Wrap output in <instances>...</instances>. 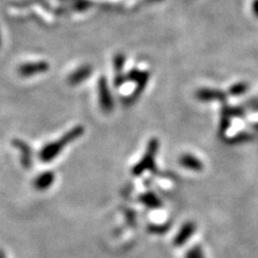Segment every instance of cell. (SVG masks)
I'll return each instance as SVG.
<instances>
[{
    "label": "cell",
    "instance_id": "obj_1",
    "mask_svg": "<svg viewBox=\"0 0 258 258\" xmlns=\"http://www.w3.org/2000/svg\"><path fill=\"white\" fill-rule=\"evenodd\" d=\"M83 134H84L83 126L74 127L72 129H70L69 132L64 134L58 140L48 143L41 151V153H40V158H41L42 161H45V163H48V161L55 159L59 155V153H61L63 149L66 148V145L79 139Z\"/></svg>",
    "mask_w": 258,
    "mask_h": 258
},
{
    "label": "cell",
    "instance_id": "obj_2",
    "mask_svg": "<svg viewBox=\"0 0 258 258\" xmlns=\"http://www.w3.org/2000/svg\"><path fill=\"white\" fill-rule=\"evenodd\" d=\"M158 148H159V143L157 139H152L149 142L147 153H145L142 159L133 169V173L135 175H141L147 170H153V169H154L155 158H156Z\"/></svg>",
    "mask_w": 258,
    "mask_h": 258
},
{
    "label": "cell",
    "instance_id": "obj_3",
    "mask_svg": "<svg viewBox=\"0 0 258 258\" xmlns=\"http://www.w3.org/2000/svg\"><path fill=\"white\" fill-rule=\"evenodd\" d=\"M98 98L102 111L110 113L114 108V100L110 92V87L106 77H101L98 81Z\"/></svg>",
    "mask_w": 258,
    "mask_h": 258
},
{
    "label": "cell",
    "instance_id": "obj_4",
    "mask_svg": "<svg viewBox=\"0 0 258 258\" xmlns=\"http://www.w3.org/2000/svg\"><path fill=\"white\" fill-rule=\"evenodd\" d=\"M149 72L147 71H140V70H137L134 69L131 72H129L128 78L131 81H134V82L137 83V91L134 94V97L139 96V94L144 90L145 86L148 84V81H149Z\"/></svg>",
    "mask_w": 258,
    "mask_h": 258
},
{
    "label": "cell",
    "instance_id": "obj_5",
    "mask_svg": "<svg viewBox=\"0 0 258 258\" xmlns=\"http://www.w3.org/2000/svg\"><path fill=\"white\" fill-rule=\"evenodd\" d=\"M93 72V68L90 64H84V66L79 67L77 70H75L72 74L70 75L68 82L70 85H77L84 82L85 80L91 77Z\"/></svg>",
    "mask_w": 258,
    "mask_h": 258
},
{
    "label": "cell",
    "instance_id": "obj_6",
    "mask_svg": "<svg viewBox=\"0 0 258 258\" xmlns=\"http://www.w3.org/2000/svg\"><path fill=\"white\" fill-rule=\"evenodd\" d=\"M180 165L184 167L185 169H188L191 171H201L204 169V164L198 157L192 154H188V153H185L180 157Z\"/></svg>",
    "mask_w": 258,
    "mask_h": 258
},
{
    "label": "cell",
    "instance_id": "obj_7",
    "mask_svg": "<svg viewBox=\"0 0 258 258\" xmlns=\"http://www.w3.org/2000/svg\"><path fill=\"white\" fill-rule=\"evenodd\" d=\"M125 64V57L124 55L118 54L115 56L114 58V68H115V79H114V84L116 87H119L122 85L127 78L123 75V68Z\"/></svg>",
    "mask_w": 258,
    "mask_h": 258
},
{
    "label": "cell",
    "instance_id": "obj_8",
    "mask_svg": "<svg viewBox=\"0 0 258 258\" xmlns=\"http://www.w3.org/2000/svg\"><path fill=\"white\" fill-rule=\"evenodd\" d=\"M48 70V63L45 61H40L36 63H28L22 67V74L24 76H31L36 74H41Z\"/></svg>",
    "mask_w": 258,
    "mask_h": 258
},
{
    "label": "cell",
    "instance_id": "obj_9",
    "mask_svg": "<svg viewBox=\"0 0 258 258\" xmlns=\"http://www.w3.org/2000/svg\"><path fill=\"white\" fill-rule=\"evenodd\" d=\"M194 231H195V224L191 222L185 223L183 227L181 228L179 235H177L175 238V243L179 245L184 244L185 242H186V240L192 236Z\"/></svg>",
    "mask_w": 258,
    "mask_h": 258
},
{
    "label": "cell",
    "instance_id": "obj_10",
    "mask_svg": "<svg viewBox=\"0 0 258 258\" xmlns=\"http://www.w3.org/2000/svg\"><path fill=\"white\" fill-rule=\"evenodd\" d=\"M55 180V174L52 171H46L38 176L36 180V187L40 190H45L53 185Z\"/></svg>",
    "mask_w": 258,
    "mask_h": 258
},
{
    "label": "cell",
    "instance_id": "obj_11",
    "mask_svg": "<svg viewBox=\"0 0 258 258\" xmlns=\"http://www.w3.org/2000/svg\"><path fill=\"white\" fill-rule=\"evenodd\" d=\"M140 200L145 206H149L150 208H158L161 205L158 197L152 192L144 194V195L141 196Z\"/></svg>",
    "mask_w": 258,
    "mask_h": 258
}]
</instances>
